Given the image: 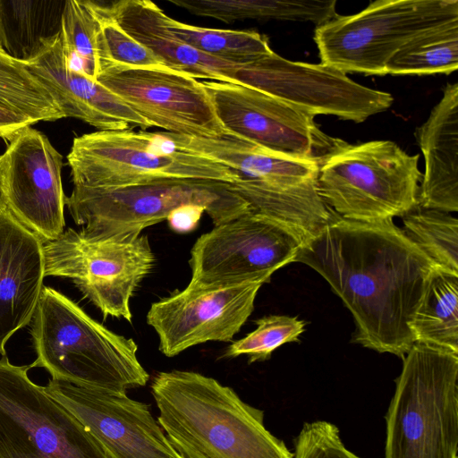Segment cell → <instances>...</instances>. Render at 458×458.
Listing matches in <instances>:
<instances>
[{"label":"cell","mask_w":458,"mask_h":458,"mask_svg":"<svg viewBox=\"0 0 458 458\" xmlns=\"http://www.w3.org/2000/svg\"><path fill=\"white\" fill-rule=\"evenodd\" d=\"M295 262L317 271L351 311L354 342L403 358L411 323L437 265L394 223L338 216L301 247Z\"/></svg>","instance_id":"cell-1"},{"label":"cell","mask_w":458,"mask_h":458,"mask_svg":"<svg viewBox=\"0 0 458 458\" xmlns=\"http://www.w3.org/2000/svg\"><path fill=\"white\" fill-rule=\"evenodd\" d=\"M157 421L183 458H293L264 425V412L213 377L163 371L151 382Z\"/></svg>","instance_id":"cell-2"},{"label":"cell","mask_w":458,"mask_h":458,"mask_svg":"<svg viewBox=\"0 0 458 458\" xmlns=\"http://www.w3.org/2000/svg\"><path fill=\"white\" fill-rule=\"evenodd\" d=\"M30 334L37 357L30 368L45 369L53 380L126 394L149 379L133 339L109 330L52 287H43Z\"/></svg>","instance_id":"cell-3"},{"label":"cell","mask_w":458,"mask_h":458,"mask_svg":"<svg viewBox=\"0 0 458 458\" xmlns=\"http://www.w3.org/2000/svg\"><path fill=\"white\" fill-rule=\"evenodd\" d=\"M403 359L384 458H457L458 353L414 343Z\"/></svg>","instance_id":"cell-4"},{"label":"cell","mask_w":458,"mask_h":458,"mask_svg":"<svg viewBox=\"0 0 458 458\" xmlns=\"http://www.w3.org/2000/svg\"><path fill=\"white\" fill-rule=\"evenodd\" d=\"M199 205L215 226L250 211L231 183L165 179L118 188L73 187L65 206L81 231L90 236H137L166 220L176 208Z\"/></svg>","instance_id":"cell-5"},{"label":"cell","mask_w":458,"mask_h":458,"mask_svg":"<svg viewBox=\"0 0 458 458\" xmlns=\"http://www.w3.org/2000/svg\"><path fill=\"white\" fill-rule=\"evenodd\" d=\"M73 187L118 188L165 179L233 183L241 174L175 145L168 133L97 131L75 137L67 155Z\"/></svg>","instance_id":"cell-6"},{"label":"cell","mask_w":458,"mask_h":458,"mask_svg":"<svg viewBox=\"0 0 458 458\" xmlns=\"http://www.w3.org/2000/svg\"><path fill=\"white\" fill-rule=\"evenodd\" d=\"M419 155L391 140L348 144L318 167L317 189L338 216L359 222L403 216L418 206Z\"/></svg>","instance_id":"cell-7"},{"label":"cell","mask_w":458,"mask_h":458,"mask_svg":"<svg viewBox=\"0 0 458 458\" xmlns=\"http://www.w3.org/2000/svg\"><path fill=\"white\" fill-rule=\"evenodd\" d=\"M456 19L457 0H377L317 26L314 40L321 64L344 73L385 75L386 63L404 44Z\"/></svg>","instance_id":"cell-8"},{"label":"cell","mask_w":458,"mask_h":458,"mask_svg":"<svg viewBox=\"0 0 458 458\" xmlns=\"http://www.w3.org/2000/svg\"><path fill=\"white\" fill-rule=\"evenodd\" d=\"M42 250L45 276L72 280L104 318L131 322V299L155 263L147 235L100 237L67 228Z\"/></svg>","instance_id":"cell-9"},{"label":"cell","mask_w":458,"mask_h":458,"mask_svg":"<svg viewBox=\"0 0 458 458\" xmlns=\"http://www.w3.org/2000/svg\"><path fill=\"white\" fill-rule=\"evenodd\" d=\"M30 369L0 358V458H111Z\"/></svg>","instance_id":"cell-10"},{"label":"cell","mask_w":458,"mask_h":458,"mask_svg":"<svg viewBox=\"0 0 458 458\" xmlns=\"http://www.w3.org/2000/svg\"><path fill=\"white\" fill-rule=\"evenodd\" d=\"M303 243L285 224L249 211L197 239L191 250L188 284L219 288L268 283L274 272L295 262Z\"/></svg>","instance_id":"cell-11"},{"label":"cell","mask_w":458,"mask_h":458,"mask_svg":"<svg viewBox=\"0 0 458 458\" xmlns=\"http://www.w3.org/2000/svg\"><path fill=\"white\" fill-rule=\"evenodd\" d=\"M224 128L278 154L320 165L349 143L324 132L312 114L256 89L201 81Z\"/></svg>","instance_id":"cell-12"},{"label":"cell","mask_w":458,"mask_h":458,"mask_svg":"<svg viewBox=\"0 0 458 458\" xmlns=\"http://www.w3.org/2000/svg\"><path fill=\"white\" fill-rule=\"evenodd\" d=\"M234 80L313 115L354 123L387 110L394 102L390 93L360 85L330 65L290 61L274 51L240 64Z\"/></svg>","instance_id":"cell-13"},{"label":"cell","mask_w":458,"mask_h":458,"mask_svg":"<svg viewBox=\"0 0 458 458\" xmlns=\"http://www.w3.org/2000/svg\"><path fill=\"white\" fill-rule=\"evenodd\" d=\"M96 81L123 100L153 127L198 138L227 133L197 79L166 67H107Z\"/></svg>","instance_id":"cell-14"},{"label":"cell","mask_w":458,"mask_h":458,"mask_svg":"<svg viewBox=\"0 0 458 458\" xmlns=\"http://www.w3.org/2000/svg\"><path fill=\"white\" fill-rule=\"evenodd\" d=\"M63 165V156L31 125L8 140L0 156L6 208L43 242L53 241L64 231Z\"/></svg>","instance_id":"cell-15"},{"label":"cell","mask_w":458,"mask_h":458,"mask_svg":"<svg viewBox=\"0 0 458 458\" xmlns=\"http://www.w3.org/2000/svg\"><path fill=\"white\" fill-rule=\"evenodd\" d=\"M261 284L219 288L187 285L153 302L147 323L158 336L159 351L174 357L207 342H231L248 320Z\"/></svg>","instance_id":"cell-16"},{"label":"cell","mask_w":458,"mask_h":458,"mask_svg":"<svg viewBox=\"0 0 458 458\" xmlns=\"http://www.w3.org/2000/svg\"><path fill=\"white\" fill-rule=\"evenodd\" d=\"M44 388L80 420L111 458H183L148 404L126 394L53 379Z\"/></svg>","instance_id":"cell-17"},{"label":"cell","mask_w":458,"mask_h":458,"mask_svg":"<svg viewBox=\"0 0 458 458\" xmlns=\"http://www.w3.org/2000/svg\"><path fill=\"white\" fill-rule=\"evenodd\" d=\"M43 241L6 208L0 211V355L18 330L28 326L45 276Z\"/></svg>","instance_id":"cell-18"},{"label":"cell","mask_w":458,"mask_h":458,"mask_svg":"<svg viewBox=\"0 0 458 458\" xmlns=\"http://www.w3.org/2000/svg\"><path fill=\"white\" fill-rule=\"evenodd\" d=\"M26 67L51 94L64 117L79 119L98 131L153 127L97 81L67 69L60 37Z\"/></svg>","instance_id":"cell-19"},{"label":"cell","mask_w":458,"mask_h":458,"mask_svg":"<svg viewBox=\"0 0 458 458\" xmlns=\"http://www.w3.org/2000/svg\"><path fill=\"white\" fill-rule=\"evenodd\" d=\"M108 15L132 38L148 48L165 67L204 81L236 83L240 65L203 54L177 38L168 15L149 0H121L104 4Z\"/></svg>","instance_id":"cell-20"},{"label":"cell","mask_w":458,"mask_h":458,"mask_svg":"<svg viewBox=\"0 0 458 458\" xmlns=\"http://www.w3.org/2000/svg\"><path fill=\"white\" fill-rule=\"evenodd\" d=\"M425 170L419 206L458 211V83L447 84L428 119L416 130Z\"/></svg>","instance_id":"cell-21"},{"label":"cell","mask_w":458,"mask_h":458,"mask_svg":"<svg viewBox=\"0 0 458 458\" xmlns=\"http://www.w3.org/2000/svg\"><path fill=\"white\" fill-rule=\"evenodd\" d=\"M167 133L176 146L220 162L242 178L292 186L318 176L317 163L278 154L229 131L220 138Z\"/></svg>","instance_id":"cell-22"},{"label":"cell","mask_w":458,"mask_h":458,"mask_svg":"<svg viewBox=\"0 0 458 458\" xmlns=\"http://www.w3.org/2000/svg\"><path fill=\"white\" fill-rule=\"evenodd\" d=\"M316 180L282 186L242 177L231 186L250 212L285 224L305 242L330 221L334 212L318 194Z\"/></svg>","instance_id":"cell-23"},{"label":"cell","mask_w":458,"mask_h":458,"mask_svg":"<svg viewBox=\"0 0 458 458\" xmlns=\"http://www.w3.org/2000/svg\"><path fill=\"white\" fill-rule=\"evenodd\" d=\"M66 0H0V48L30 64L59 38Z\"/></svg>","instance_id":"cell-24"},{"label":"cell","mask_w":458,"mask_h":458,"mask_svg":"<svg viewBox=\"0 0 458 458\" xmlns=\"http://www.w3.org/2000/svg\"><path fill=\"white\" fill-rule=\"evenodd\" d=\"M414 343L458 353V276L436 268L411 323Z\"/></svg>","instance_id":"cell-25"},{"label":"cell","mask_w":458,"mask_h":458,"mask_svg":"<svg viewBox=\"0 0 458 458\" xmlns=\"http://www.w3.org/2000/svg\"><path fill=\"white\" fill-rule=\"evenodd\" d=\"M458 68V19L435 26L404 44L386 63L393 75L449 74Z\"/></svg>","instance_id":"cell-26"},{"label":"cell","mask_w":458,"mask_h":458,"mask_svg":"<svg viewBox=\"0 0 458 458\" xmlns=\"http://www.w3.org/2000/svg\"><path fill=\"white\" fill-rule=\"evenodd\" d=\"M167 26L177 38L192 48L238 64L254 61L273 51L267 38L255 30L198 27L170 16L167 18Z\"/></svg>","instance_id":"cell-27"},{"label":"cell","mask_w":458,"mask_h":458,"mask_svg":"<svg viewBox=\"0 0 458 458\" xmlns=\"http://www.w3.org/2000/svg\"><path fill=\"white\" fill-rule=\"evenodd\" d=\"M0 106L30 119L33 123L64 118L51 94L26 64L14 60L1 48Z\"/></svg>","instance_id":"cell-28"},{"label":"cell","mask_w":458,"mask_h":458,"mask_svg":"<svg viewBox=\"0 0 458 458\" xmlns=\"http://www.w3.org/2000/svg\"><path fill=\"white\" fill-rule=\"evenodd\" d=\"M403 217V234L439 269L458 276V221L419 205Z\"/></svg>","instance_id":"cell-29"},{"label":"cell","mask_w":458,"mask_h":458,"mask_svg":"<svg viewBox=\"0 0 458 458\" xmlns=\"http://www.w3.org/2000/svg\"><path fill=\"white\" fill-rule=\"evenodd\" d=\"M99 20L93 1L66 0L60 40L67 69L96 81Z\"/></svg>","instance_id":"cell-30"},{"label":"cell","mask_w":458,"mask_h":458,"mask_svg":"<svg viewBox=\"0 0 458 458\" xmlns=\"http://www.w3.org/2000/svg\"><path fill=\"white\" fill-rule=\"evenodd\" d=\"M99 27L97 34L98 74L107 67H165L148 48L127 34L106 12L104 5L93 1ZM167 68V67H166Z\"/></svg>","instance_id":"cell-31"},{"label":"cell","mask_w":458,"mask_h":458,"mask_svg":"<svg viewBox=\"0 0 458 458\" xmlns=\"http://www.w3.org/2000/svg\"><path fill=\"white\" fill-rule=\"evenodd\" d=\"M255 330L228 346L226 357L247 355L249 363L267 360L281 345L298 342L305 327L304 321L283 315L266 316L255 320Z\"/></svg>","instance_id":"cell-32"},{"label":"cell","mask_w":458,"mask_h":458,"mask_svg":"<svg viewBox=\"0 0 458 458\" xmlns=\"http://www.w3.org/2000/svg\"><path fill=\"white\" fill-rule=\"evenodd\" d=\"M294 444L293 458H360L346 447L338 428L326 420L305 422Z\"/></svg>","instance_id":"cell-33"},{"label":"cell","mask_w":458,"mask_h":458,"mask_svg":"<svg viewBox=\"0 0 458 458\" xmlns=\"http://www.w3.org/2000/svg\"><path fill=\"white\" fill-rule=\"evenodd\" d=\"M206 208L199 205H184L173 211L167 217L171 229L184 233L193 231Z\"/></svg>","instance_id":"cell-34"},{"label":"cell","mask_w":458,"mask_h":458,"mask_svg":"<svg viewBox=\"0 0 458 458\" xmlns=\"http://www.w3.org/2000/svg\"><path fill=\"white\" fill-rule=\"evenodd\" d=\"M32 124L30 119L0 106V138L8 140L21 129Z\"/></svg>","instance_id":"cell-35"},{"label":"cell","mask_w":458,"mask_h":458,"mask_svg":"<svg viewBox=\"0 0 458 458\" xmlns=\"http://www.w3.org/2000/svg\"><path fill=\"white\" fill-rule=\"evenodd\" d=\"M6 209V205L4 201V192H3V187H2V180H1V174H0V211Z\"/></svg>","instance_id":"cell-36"}]
</instances>
